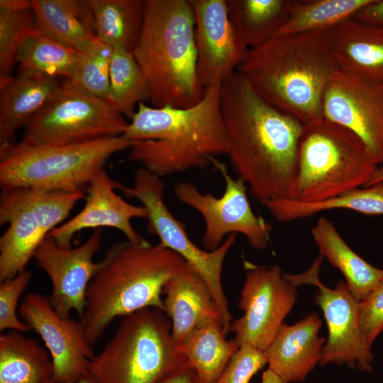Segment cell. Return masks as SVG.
Instances as JSON below:
<instances>
[{
    "label": "cell",
    "instance_id": "cell-1",
    "mask_svg": "<svg viewBox=\"0 0 383 383\" xmlns=\"http://www.w3.org/2000/svg\"><path fill=\"white\" fill-rule=\"evenodd\" d=\"M221 109L226 155L238 177L264 205L288 199L304 123L267 102L238 71L221 86Z\"/></svg>",
    "mask_w": 383,
    "mask_h": 383
},
{
    "label": "cell",
    "instance_id": "cell-2",
    "mask_svg": "<svg viewBox=\"0 0 383 383\" xmlns=\"http://www.w3.org/2000/svg\"><path fill=\"white\" fill-rule=\"evenodd\" d=\"M221 86L205 88L201 101L188 108L140 102L123 135L135 141L128 160L161 177L205 169L215 156L226 154Z\"/></svg>",
    "mask_w": 383,
    "mask_h": 383
},
{
    "label": "cell",
    "instance_id": "cell-3",
    "mask_svg": "<svg viewBox=\"0 0 383 383\" xmlns=\"http://www.w3.org/2000/svg\"><path fill=\"white\" fill-rule=\"evenodd\" d=\"M338 70L326 31H314L250 49L236 71L267 102L306 124L323 117L324 91Z\"/></svg>",
    "mask_w": 383,
    "mask_h": 383
},
{
    "label": "cell",
    "instance_id": "cell-4",
    "mask_svg": "<svg viewBox=\"0 0 383 383\" xmlns=\"http://www.w3.org/2000/svg\"><path fill=\"white\" fill-rule=\"evenodd\" d=\"M174 251L148 241L112 244L89 283L82 318L94 345L118 316L153 307L164 311L162 290L185 264Z\"/></svg>",
    "mask_w": 383,
    "mask_h": 383
},
{
    "label": "cell",
    "instance_id": "cell-5",
    "mask_svg": "<svg viewBox=\"0 0 383 383\" xmlns=\"http://www.w3.org/2000/svg\"><path fill=\"white\" fill-rule=\"evenodd\" d=\"M133 54L146 77L152 106L188 108L203 98L189 0H145L143 27Z\"/></svg>",
    "mask_w": 383,
    "mask_h": 383
},
{
    "label": "cell",
    "instance_id": "cell-6",
    "mask_svg": "<svg viewBox=\"0 0 383 383\" xmlns=\"http://www.w3.org/2000/svg\"><path fill=\"white\" fill-rule=\"evenodd\" d=\"M379 164L363 142L323 117L304 124L288 199L316 203L365 187Z\"/></svg>",
    "mask_w": 383,
    "mask_h": 383
},
{
    "label": "cell",
    "instance_id": "cell-7",
    "mask_svg": "<svg viewBox=\"0 0 383 383\" xmlns=\"http://www.w3.org/2000/svg\"><path fill=\"white\" fill-rule=\"evenodd\" d=\"M187 362L172 335L166 313L148 307L122 317L112 335L90 361L96 383H158Z\"/></svg>",
    "mask_w": 383,
    "mask_h": 383
},
{
    "label": "cell",
    "instance_id": "cell-8",
    "mask_svg": "<svg viewBox=\"0 0 383 383\" xmlns=\"http://www.w3.org/2000/svg\"><path fill=\"white\" fill-rule=\"evenodd\" d=\"M135 142L123 135L62 145L21 141L0 153L1 189L84 192L109 157Z\"/></svg>",
    "mask_w": 383,
    "mask_h": 383
},
{
    "label": "cell",
    "instance_id": "cell-9",
    "mask_svg": "<svg viewBox=\"0 0 383 383\" xmlns=\"http://www.w3.org/2000/svg\"><path fill=\"white\" fill-rule=\"evenodd\" d=\"M84 196V192L1 189L0 225L8 228L0 238V282L26 270L40 244Z\"/></svg>",
    "mask_w": 383,
    "mask_h": 383
},
{
    "label": "cell",
    "instance_id": "cell-10",
    "mask_svg": "<svg viewBox=\"0 0 383 383\" xmlns=\"http://www.w3.org/2000/svg\"><path fill=\"white\" fill-rule=\"evenodd\" d=\"M165 187L160 177L141 167L135 172L132 186L121 184L118 189L126 197L139 200L146 208L148 232L157 235L161 245L179 254L204 279L218 306L223 329L227 334L233 317L223 291L221 274L225 258L235 243L236 233L230 234L214 250L201 249L189 238L185 225L166 206Z\"/></svg>",
    "mask_w": 383,
    "mask_h": 383
},
{
    "label": "cell",
    "instance_id": "cell-11",
    "mask_svg": "<svg viewBox=\"0 0 383 383\" xmlns=\"http://www.w3.org/2000/svg\"><path fill=\"white\" fill-rule=\"evenodd\" d=\"M128 123L104 99L69 79L56 98L24 128L21 142L62 145L121 136Z\"/></svg>",
    "mask_w": 383,
    "mask_h": 383
},
{
    "label": "cell",
    "instance_id": "cell-12",
    "mask_svg": "<svg viewBox=\"0 0 383 383\" xmlns=\"http://www.w3.org/2000/svg\"><path fill=\"white\" fill-rule=\"evenodd\" d=\"M211 165L219 171L225 182V190L219 198L210 193L202 194L189 182H179L174 193L177 199L197 211L205 222L202 238L204 248L217 249L227 234L240 233L256 250L267 248L272 226L252 211L246 192V184L240 178H233L226 165L215 157Z\"/></svg>",
    "mask_w": 383,
    "mask_h": 383
},
{
    "label": "cell",
    "instance_id": "cell-13",
    "mask_svg": "<svg viewBox=\"0 0 383 383\" xmlns=\"http://www.w3.org/2000/svg\"><path fill=\"white\" fill-rule=\"evenodd\" d=\"M323 259L319 255L301 274L284 273L296 286L311 284L318 288L315 303L323 312L328 332L319 365L347 364L350 368L370 372L373 355L359 324L360 301L350 293L345 282H338L333 289L321 283L318 273Z\"/></svg>",
    "mask_w": 383,
    "mask_h": 383
},
{
    "label": "cell",
    "instance_id": "cell-14",
    "mask_svg": "<svg viewBox=\"0 0 383 383\" xmlns=\"http://www.w3.org/2000/svg\"><path fill=\"white\" fill-rule=\"evenodd\" d=\"M248 265L238 303L243 314L232 322L231 331L239 346L264 352L294 306L297 286L277 266Z\"/></svg>",
    "mask_w": 383,
    "mask_h": 383
},
{
    "label": "cell",
    "instance_id": "cell-15",
    "mask_svg": "<svg viewBox=\"0 0 383 383\" xmlns=\"http://www.w3.org/2000/svg\"><path fill=\"white\" fill-rule=\"evenodd\" d=\"M18 313L44 341L52 360L55 383L75 382L88 374L96 354L81 319L60 316L48 296L36 292L26 295Z\"/></svg>",
    "mask_w": 383,
    "mask_h": 383
},
{
    "label": "cell",
    "instance_id": "cell-16",
    "mask_svg": "<svg viewBox=\"0 0 383 383\" xmlns=\"http://www.w3.org/2000/svg\"><path fill=\"white\" fill-rule=\"evenodd\" d=\"M322 113L356 135L383 165V84L338 70L324 91Z\"/></svg>",
    "mask_w": 383,
    "mask_h": 383
},
{
    "label": "cell",
    "instance_id": "cell-17",
    "mask_svg": "<svg viewBox=\"0 0 383 383\" xmlns=\"http://www.w3.org/2000/svg\"><path fill=\"white\" fill-rule=\"evenodd\" d=\"M101 243V231L95 230L89 238L76 248H64L47 237L36 249V265L49 277L52 284L49 301L55 312L63 318L75 311L79 319L86 306V294L99 262L93 257Z\"/></svg>",
    "mask_w": 383,
    "mask_h": 383
},
{
    "label": "cell",
    "instance_id": "cell-18",
    "mask_svg": "<svg viewBox=\"0 0 383 383\" xmlns=\"http://www.w3.org/2000/svg\"><path fill=\"white\" fill-rule=\"evenodd\" d=\"M195 17L196 73L205 89L221 86L245 58L249 48L228 16L226 0H189Z\"/></svg>",
    "mask_w": 383,
    "mask_h": 383
},
{
    "label": "cell",
    "instance_id": "cell-19",
    "mask_svg": "<svg viewBox=\"0 0 383 383\" xmlns=\"http://www.w3.org/2000/svg\"><path fill=\"white\" fill-rule=\"evenodd\" d=\"M121 183L113 180L104 169L95 174L87 190L86 203L82 211L48 234L60 247L72 248L74 234L85 228L111 227L121 231L128 241L143 244L148 240L141 237L133 227V218H146L145 206L131 204L117 195L115 189Z\"/></svg>",
    "mask_w": 383,
    "mask_h": 383
},
{
    "label": "cell",
    "instance_id": "cell-20",
    "mask_svg": "<svg viewBox=\"0 0 383 383\" xmlns=\"http://www.w3.org/2000/svg\"><path fill=\"white\" fill-rule=\"evenodd\" d=\"M322 321L312 313L293 325L283 323L264 351L268 368L284 383L304 381L320 363L326 339Z\"/></svg>",
    "mask_w": 383,
    "mask_h": 383
},
{
    "label": "cell",
    "instance_id": "cell-21",
    "mask_svg": "<svg viewBox=\"0 0 383 383\" xmlns=\"http://www.w3.org/2000/svg\"><path fill=\"white\" fill-rule=\"evenodd\" d=\"M62 84L57 77L23 72L0 82V153L16 144V132L50 104Z\"/></svg>",
    "mask_w": 383,
    "mask_h": 383
},
{
    "label": "cell",
    "instance_id": "cell-22",
    "mask_svg": "<svg viewBox=\"0 0 383 383\" xmlns=\"http://www.w3.org/2000/svg\"><path fill=\"white\" fill-rule=\"evenodd\" d=\"M164 312L170 319L177 343L194 328L221 320L218 306L206 282L187 262L165 284Z\"/></svg>",
    "mask_w": 383,
    "mask_h": 383
},
{
    "label": "cell",
    "instance_id": "cell-23",
    "mask_svg": "<svg viewBox=\"0 0 383 383\" xmlns=\"http://www.w3.org/2000/svg\"><path fill=\"white\" fill-rule=\"evenodd\" d=\"M339 70L383 84V28L354 18L326 31Z\"/></svg>",
    "mask_w": 383,
    "mask_h": 383
},
{
    "label": "cell",
    "instance_id": "cell-24",
    "mask_svg": "<svg viewBox=\"0 0 383 383\" xmlns=\"http://www.w3.org/2000/svg\"><path fill=\"white\" fill-rule=\"evenodd\" d=\"M35 28L79 52L96 38L93 11L88 1L31 0Z\"/></svg>",
    "mask_w": 383,
    "mask_h": 383
},
{
    "label": "cell",
    "instance_id": "cell-25",
    "mask_svg": "<svg viewBox=\"0 0 383 383\" xmlns=\"http://www.w3.org/2000/svg\"><path fill=\"white\" fill-rule=\"evenodd\" d=\"M311 233L320 255L342 272L350 293L362 301L382 279L383 269L372 266L355 252L328 218L320 217Z\"/></svg>",
    "mask_w": 383,
    "mask_h": 383
},
{
    "label": "cell",
    "instance_id": "cell-26",
    "mask_svg": "<svg viewBox=\"0 0 383 383\" xmlns=\"http://www.w3.org/2000/svg\"><path fill=\"white\" fill-rule=\"evenodd\" d=\"M48 350L22 332L0 335V383H55Z\"/></svg>",
    "mask_w": 383,
    "mask_h": 383
},
{
    "label": "cell",
    "instance_id": "cell-27",
    "mask_svg": "<svg viewBox=\"0 0 383 383\" xmlns=\"http://www.w3.org/2000/svg\"><path fill=\"white\" fill-rule=\"evenodd\" d=\"M226 335L221 321L213 320L194 328L177 345L204 383H215L239 348Z\"/></svg>",
    "mask_w": 383,
    "mask_h": 383
},
{
    "label": "cell",
    "instance_id": "cell-28",
    "mask_svg": "<svg viewBox=\"0 0 383 383\" xmlns=\"http://www.w3.org/2000/svg\"><path fill=\"white\" fill-rule=\"evenodd\" d=\"M96 38L113 48L133 52L141 35L145 12L142 0H89Z\"/></svg>",
    "mask_w": 383,
    "mask_h": 383
},
{
    "label": "cell",
    "instance_id": "cell-29",
    "mask_svg": "<svg viewBox=\"0 0 383 383\" xmlns=\"http://www.w3.org/2000/svg\"><path fill=\"white\" fill-rule=\"evenodd\" d=\"M230 21L249 48L274 38L287 21L290 0H226Z\"/></svg>",
    "mask_w": 383,
    "mask_h": 383
},
{
    "label": "cell",
    "instance_id": "cell-30",
    "mask_svg": "<svg viewBox=\"0 0 383 383\" xmlns=\"http://www.w3.org/2000/svg\"><path fill=\"white\" fill-rule=\"evenodd\" d=\"M265 206L279 222H290L337 209H350L366 215H383V181L354 189L324 201L302 203L278 199L267 202Z\"/></svg>",
    "mask_w": 383,
    "mask_h": 383
},
{
    "label": "cell",
    "instance_id": "cell-31",
    "mask_svg": "<svg viewBox=\"0 0 383 383\" xmlns=\"http://www.w3.org/2000/svg\"><path fill=\"white\" fill-rule=\"evenodd\" d=\"M81 52L66 47L35 28L23 39L16 61L19 72L52 77L63 76L70 80Z\"/></svg>",
    "mask_w": 383,
    "mask_h": 383
},
{
    "label": "cell",
    "instance_id": "cell-32",
    "mask_svg": "<svg viewBox=\"0 0 383 383\" xmlns=\"http://www.w3.org/2000/svg\"><path fill=\"white\" fill-rule=\"evenodd\" d=\"M372 0H290L289 17L275 37L327 31Z\"/></svg>",
    "mask_w": 383,
    "mask_h": 383
},
{
    "label": "cell",
    "instance_id": "cell-33",
    "mask_svg": "<svg viewBox=\"0 0 383 383\" xmlns=\"http://www.w3.org/2000/svg\"><path fill=\"white\" fill-rule=\"evenodd\" d=\"M150 99L146 77L133 52L113 48L109 91L105 101L115 111L131 120L135 105Z\"/></svg>",
    "mask_w": 383,
    "mask_h": 383
},
{
    "label": "cell",
    "instance_id": "cell-34",
    "mask_svg": "<svg viewBox=\"0 0 383 383\" xmlns=\"http://www.w3.org/2000/svg\"><path fill=\"white\" fill-rule=\"evenodd\" d=\"M34 28L31 0H0V82L12 77L20 45Z\"/></svg>",
    "mask_w": 383,
    "mask_h": 383
},
{
    "label": "cell",
    "instance_id": "cell-35",
    "mask_svg": "<svg viewBox=\"0 0 383 383\" xmlns=\"http://www.w3.org/2000/svg\"><path fill=\"white\" fill-rule=\"evenodd\" d=\"M112 53L113 48L96 38L87 50L81 52L70 81L106 100L109 91Z\"/></svg>",
    "mask_w": 383,
    "mask_h": 383
},
{
    "label": "cell",
    "instance_id": "cell-36",
    "mask_svg": "<svg viewBox=\"0 0 383 383\" xmlns=\"http://www.w3.org/2000/svg\"><path fill=\"white\" fill-rule=\"evenodd\" d=\"M32 272L24 270L16 277L1 282L0 284V331L6 329L22 333L31 331L30 327L21 321L16 313L20 296L26 289Z\"/></svg>",
    "mask_w": 383,
    "mask_h": 383
},
{
    "label": "cell",
    "instance_id": "cell-37",
    "mask_svg": "<svg viewBox=\"0 0 383 383\" xmlns=\"http://www.w3.org/2000/svg\"><path fill=\"white\" fill-rule=\"evenodd\" d=\"M267 364L265 353L249 345H242L233 355L215 383H249Z\"/></svg>",
    "mask_w": 383,
    "mask_h": 383
},
{
    "label": "cell",
    "instance_id": "cell-38",
    "mask_svg": "<svg viewBox=\"0 0 383 383\" xmlns=\"http://www.w3.org/2000/svg\"><path fill=\"white\" fill-rule=\"evenodd\" d=\"M359 324L367 345L383 331V276L377 285L360 301Z\"/></svg>",
    "mask_w": 383,
    "mask_h": 383
},
{
    "label": "cell",
    "instance_id": "cell-39",
    "mask_svg": "<svg viewBox=\"0 0 383 383\" xmlns=\"http://www.w3.org/2000/svg\"><path fill=\"white\" fill-rule=\"evenodd\" d=\"M352 18L383 28V0H372L360 9Z\"/></svg>",
    "mask_w": 383,
    "mask_h": 383
},
{
    "label": "cell",
    "instance_id": "cell-40",
    "mask_svg": "<svg viewBox=\"0 0 383 383\" xmlns=\"http://www.w3.org/2000/svg\"><path fill=\"white\" fill-rule=\"evenodd\" d=\"M158 383H204L196 371L186 362L179 369Z\"/></svg>",
    "mask_w": 383,
    "mask_h": 383
},
{
    "label": "cell",
    "instance_id": "cell-41",
    "mask_svg": "<svg viewBox=\"0 0 383 383\" xmlns=\"http://www.w3.org/2000/svg\"><path fill=\"white\" fill-rule=\"evenodd\" d=\"M260 383H284L271 370L267 368L262 374Z\"/></svg>",
    "mask_w": 383,
    "mask_h": 383
},
{
    "label": "cell",
    "instance_id": "cell-42",
    "mask_svg": "<svg viewBox=\"0 0 383 383\" xmlns=\"http://www.w3.org/2000/svg\"><path fill=\"white\" fill-rule=\"evenodd\" d=\"M381 181H383V165H380V167H377L372 174L365 187L370 186Z\"/></svg>",
    "mask_w": 383,
    "mask_h": 383
},
{
    "label": "cell",
    "instance_id": "cell-43",
    "mask_svg": "<svg viewBox=\"0 0 383 383\" xmlns=\"http://www.w3.org/2000/svg\"><path fill=\"white\" fill-rule=\"evenodd\" d=\"M72 383H96L94 378L88 372L87 374L82 377L80 379Z\"/></svg>",
    "mask_w": 383,
    "mask_h": 383
}]
</instances>
